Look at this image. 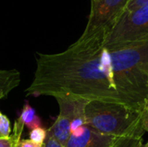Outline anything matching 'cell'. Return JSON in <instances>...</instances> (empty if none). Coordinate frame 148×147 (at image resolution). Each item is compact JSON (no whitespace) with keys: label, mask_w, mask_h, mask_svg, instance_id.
Listing matches in <instances>:
<instances>
[{"label":"cell","mask_w":148,"mask_h":147,"mask_svg":"<svg viewBox=\"0 0 148 147\" xmlns=\"http://www.w3.org/2000/svg\"><path fill=\"white\" fill-rule=\"evenodd\" d=\"M27 95L70 97L126 104L140 111L116 87L110 52L104 42L81 39L57 54H36L34 78Z\"/></svg>","instance_id":"obj_1"},{"label":"cell","mask_w":148,"mask_h":147,"mask_svg":"<svg viewBox=\"0 0 148 147\" xmlns=\"http://www.w3.org/2000/svg\"><path fill=\"white\" fill-rule=\"evenodd\" d=\"M109 52L118 91L141 108L148 96V36Z\"/></svg>","instance_id":"obj_2"},{"label":"cell","mask_w":148,"mask_h":147,"mask_svg":"<svg viewBox=\"0 0 148 147\" xmlns=\"http://www.w3.org/2000/svg\"><path fill=\"white\" fill-rule=\"evenodd\" d=\"M87 125L108 136L120 137L140 120V111L126 104L90 101L85 108Z\"/></svg>","instance_id":"obj_3"},{"label":"cell","mask_w":148,"mask_h":147,"mask_svg":"<svg viewBox=\"0 0 148 147\" xmlns=\"http://www.w3.org/2000/svg\"><path fill=\"white\" fill-rule=\"evenodd\" d=\"M128 0H91L88 21L81 39L105 41L125 11Z\"/></svg>","instance_id":"obj_4"},{"label":"cell","mask_w":148,"mask_h":147,"mask_svg":"<svg viewBox=\"0 0 148 147\" xmlns=\"http://www.w3.org/2000/svg\"><path fill=\"white\" fill-rule=\"evenodd\" d=\"M148 36V4L123 13L104 41L108 50L126 46Z\"/></svg>","instance_id":"obj_5"},{"label":"cell","mask_w":148,"mask_h":147,"mask_svg":"<svg viewBox=\"0 0 148 147\" xmlns=\"http://www.w3.org/2000/svg\"><path fill=\"white\" fill-rule=\"evenodd\" d=\"M59 105V114L48 131L62 146H66L71 135V124L76 118L85 117V108L89 101L70 97L55 98Z\"/></svg>","instance_id":"obj_6"},{"label":"cell","mask_w":148,"mask_h":147,"mask_svg":"<svg viewBox=\"0 0 148 147\" xmlns=\"http://www.w3.org/2000/svg\"><path fill=\"white\" fill-rule=\"evenodd\" d=\"M115 138L101 134L86 124L71 133L65 147H109Z\"/></svg>","instance_id":"obj_7"},{"label":"cell","mask_w":148,"mask_h":147,"mask_svg":"<svg viewBox=\"0 0 148 147\" xmlns=\"http://www.w3.org/2000/svg\"><path fill=\"white\" fill-rule=\"evenodd\" d=\"M143 130L140 121L128 132L123 135L115 138L109 147H142L143 143Z\"/></svg>","instance_id":"obj_8"},{"label":"cell","mask_w":148,"mask_h":147,"mask_svg":"<svg viewBox=\"0 0 148 147\" xmlns=\"http://www.w3.org/2000/svg\"><path fill=\"white\" fill-rule=\"evenodd\" d=\"M20 73L16 69H0V100L16 88L20 83Z\"/></svg>","instance_id":"obj_9"},{"label":"cell","mask_w":148,"mask_h":147,"mask_svg":"<svg viewBox=\"0 0 148 147\" xmlns=\"http://www.w3.org/2000/svg\"><path fill=\"white\" fill-rule=\"evenodd\" d=\"M18 119L23 123L24 126H27L30 131L35 128L41 127L42 125L41 120L36 115L35 109L28 102H26L23 106V108Z\"/></svg>","instance_id":"obj_10"},{"label":"cell","mask_w":148,"mask_h":147,"mask_svg":"<svg viewBox=\"0 0 148 147\" xmlns=\"http://www.w3.org/2000/svg\"><path fill=\"white\" fill-rule=\"evenodd\" d=\"M24 125L17 118L14 124L13 133L8 138L0 137V147H16L21 140V136L23 131Z\"/></svg>","instance_id":"obj_11"},{"label":"cell","mask_w":148,"mask_h":147,"mask_svg":"<svg viewBox=\"0 0 148 147\" xmlns=\"http://www.w3.org/2000/svg\"><path fill=\"white\" fill-rule=\"evenodd\" d=\"M47 135H48V130L42 127H37L30 131L29 139L37 144H44Z\"/></svg>","instance_id":"obj_12"},{"label":"cell","mask_w":148,"mask_h":147,"mask_svg":"<svg viewBox=\"0 0 148 147\" xmlns=\"http://www.w3.org/2000/svg\"><path fill=\"white\" fill-rule=\"evenodd\" d=\"M11 128L10 122L8 117L0 113V137L8 138L10 136Z\"/></svg>","instance_id":"obj_13"},{"label":"cell","mask_w":148,"mask_h":147,"mask_svg":"<svg viewBox=\"0 0 148 147\" xmlns=\"http://www.w3.org/2000/svg\"><path fill=\"white\" fill-rule=\"evenodd\" d=\"M140 123L143 130L148 132V96L144 100L140 111Z\"/></svg>","instance_id":"obj_14"},{"label":"cell","mask_w":148,"mask_h":147,"mask_svg":"<svg viewBox=\"0 0 148 147\" xmlns=\"http://www.w3.org/2000/svg\"><path fill=\"white\" fill-rule=\"evenodd\" d=\"M147 4H148V0H128L124 13L132 12Z\"/></svg>","instance_id":"obj_15"},{"label":"cell","mask_w":148,"mask_h":147,"mask_svg":"<svg viewBox=\"0 0 148 147\" xmlns=\"http://www.w3.org/2000/svg\"><path fill=\"white\" fill-rule=\"evenodd\" d=\"M43 147H64L62 146L55 138L54 136L48 131V135L46 140L43 144Z\"/></svg>","instance_id":"obj_16"},{"label":"cell","mask_w":148,"mask_h":147,"mask_svg":"<svg viewBox=\"0 0 148 147\" xmlns=\"http://www.w3.org/2000/svg\"><path fill=\"white\" fill-rule=\"evenodd\" d=\"M16 147H43V144H37L30 139H21Z\"/></svg>","instance_id":"obj_17"},{"label":"cell","mask_w":148,"mask_h":147,"mask_svg":"<svg viewBox=\"0 0 148 147\" xmlns=\"http://www.w3.org/2000/svg\"><path fill=\"white\" fill-rule=\"evenodd\" d=\"M142 147H148V142L146 144V145H144V146H142Z\"/></svg>","instance_id":"obj_18"},{"label":"cell","mask_w":148,"mask_h":147,"mask_svg":"<svg viewBox=\"0 0 148 147\" xmlns=\"http://www.w3.org/2000/svg\"><path fill=\"white\" fill-rule=\"evenodd\" d=\"M147 87H148V81H147Z\"/></svg>","instance_id":"obj_19"}]
</instances>
